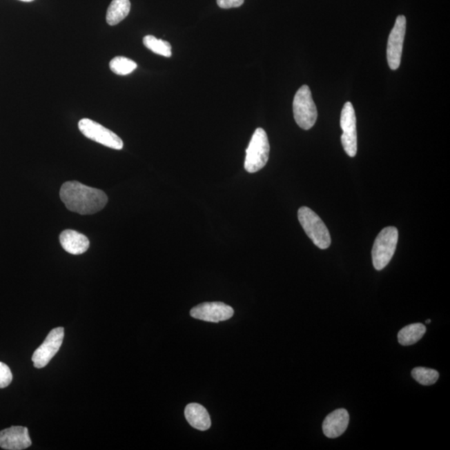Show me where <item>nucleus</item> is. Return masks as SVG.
<instances>
[{
    "label": "nucleus",
    "instance_id": "f257e3e1",
    "mask_svg": "<svg viewBox=\"0 0 450 450\" xmlns=\"http://www.w3.org/2000/svg\"><path fill=\"white\" fill-rule=\"evenodd\" d=\"M59 195L68 210L83 215H94L108 203L106 193L77 182L64 183Z\"/></svg>",
    "mask_w": 450,
    "mask_h": 450
},
{
    "label": "nucleus",
    "instance_id": "f03ea898",
    "mask_svg": "<svg viewBox=\"0 0 450 450\" xmlns=\"http://www.w3.org/2000/svg\"><path fill=\"white\" fill-rule=\"evenodd\" d=\"M269 150L271 146H269L266 132L263 128H257L246 150L245 170L254 174L262 170L268 162Z\"/></svg>",
    "mask_w": 450,
    "mask_h": 450
},
{
    "label": "nucleus",
    "instance_id": "7ed1b4c3",
    "mask_svg": "<svg viewBox=\"0 0 450 450\" xmlns=\"http://www.w3.org/2000/svg\"><path fill=\"white\" fill-rule=\"evenodd\" d=\"M298 218L309 238L321 250H326L331 244V236L320 217L308 207H301Z\"/></svg>",
    "mask_w": 450,
    "mask_h": 450
},
{
    "label": "nucleus",
    "instance_id": "20e7f679",
    "mask_svg": "<svg viewBox=\"0 0 450 450\" xmlns=\"http://www.w3.org/2000/svg\"><path fill=\"white\" fill-rule=\"evenodd\" d=\"M399 240V231L395 227L384 228L373 243L372 260L376 271H382L387 266L393 258Z\"/></svg>",
    "mask_w": 450,
    "mask_h": 450
},
{
    "label": "nucleus",
    "instance_id": "39448f33",
    "mask_svg": "<svg viewBox=\"0 0 450 450\" xmlns=\"http://www.w3.org/2000/svg\"><path fill=\"white\" fill-rule=\"evenodd\" d=\"M293 111L297 124L303 130H311L315 126L318 111L308 86H303L297 91L293 102Z\"/></svg>",
    "mask_w": 450,
    "mask_h": 450
},
{
    "label": "nucleus",
    "instance_id": "423d86ee",
    "mask_svg": "<svg viewBox=\"0 0 450 450\" xmlns=\"http://www.w3.org/2000/svg\"><path fill=\"white\" fill-rule=\"evenodd\" d=\"M80 132L86 138L102 146L120 150L124 147L122 139L106 127L90 119H83L79 122Z\"/></svg>",
    "mask_w": 450,
    "mask_h": 450
},
{
    "label": "nucleus",
    "instance_id": "0eeeda50",
    "mask_svg": "<svg viewBox=\"0 0 450 450\" xmlns=\"http://www.w3.org/2000/svg\"><path fill=\"white\" fill-rule=\"evenodd\" d=\"M340 126L343 130L341 142L344 150L349 157H355L358 148L356 116L351 102L344 104L341 112Z\"/></svg>",
    "mask_w": 450,
    "mask_h": 450
},
{
    "label": "nucleus",
    "instance_id": "6e6552de",
    "mask_svg": "<svg viewBox=\"0 0 450 450\" xmlns=\"http://www.w3.org/2000/svg\"><path fill=\"white\" fill-rule=\"evenodd\" d=\"M63 337L64 329L62 327L55 328L50 332L46 340L36 349L32 356L35 368L46 367L50 362V360L53 359L61 347Z\"/></svg>",
    "mask_w": 450,
    "mask_h": 450
},
{
    "label": "nucleus",
    "instance_id": "1a4fd4ad",
    "mask_svg": "<svg viewBox=\"0 0 450 450\" xmlns=\"http://www.w3.org/2000/svg\"><path fill=\"white\" fill-rule=\"evenodd\" d=\"M405 32L407 19L404 15L398 16L395 25L389 35L387 46L388 63L392 70H396L400 66Z\"/></svg>",
    "mask_w": 450,
    "mask_h": 450
},
{
    "label": "nucleus",
    "instance_id": "9d476101",
    "mask_svg": "<svg viewBox=\"0 0 450 450\" xmlns=\"http://www.w3.org/2000/svg\"><path fill=\"white\" fill-rule=\"evenodd\" d=\"M234 313V309L230 305L222 302H206L193 308L190 315L193 318L206 322L219 323L232 318Z\"/></svg>",
    "mask_w": 450,
    "mask_h": 450
},
{
    "label": "nucleus",
    "instance_id": "9b49d317",
    "mask_svg": "<svg viewBox=\"0 0 450 450\" xmlns=\"http://www.w3.org/2000/svg\"><path fill=\"white\" fill-rule=\"evenodd\" d=\"M32 442L29 431L23 426H13L0 431V447L7 450H23L29 448Z\"/></svg>",
    "mask_w": 450,
    "mask_h": 450
},
{
    "label": "nucleus",
    "instance_id": "f8f14e48",
    "mask_svg": "<svg viewBox=\"0 0 450 450\" xmlns=\"http://www.w3.org/2000/svg\"><path fill=\"white\" fill-rule=\"evenodd\" d=\"M349 422V415L346 409H339L329 413L323 423L324 436L335 439L346 431Z\"/></svg>",
    "mask_w": 450,
    "mask_h": 450
},
{
    "label": "nucleus",
    "instance_id": "ddd939ff",
    "mask_svg": "<svg viewBox=\"0 0 450 450\" xmlns=\"http://www.w3.org/2000/svg\"><path fill=\"white\" fill-rule=\"evenodd\" d=\"M59 241L63 250L71 255H82L90 248V240L87 237L75 231H63L59 236Z\"/></svg>",
    "mask_w": 450,
    "mask_h": 450
},
{
    "label": "nucleus",
    "instance_id": "4468645a",
    "mask_svg": "<svg viewBox=\"0 0 450 450\" xmlns=\"http://www.w3.org/2000/svg\"><path fill=\"white\" fill-rule=\"evenodd\" d=\"M184 415L193 428L206 431L211 428V420L207 409L199 404H188Z\"/></svg>",
    "mask_w": 450,
    "mask_h": 450
},
{
    "label": "nucleus",
    "instance_id": "2eb2a0df",
    "mask_svg": "<svg viewBox=\"0 0 450 450\" xmlns=\"http://www.w3.org/2000/svg\"><path fill=\"white\" fill-rule=\"evenodd\" d=\"M131 3L130 0H112L108 8L106 21L108 25H118L130 14Z\"/></svg>",
    "mask_w": 450,
    "mask_h": 450
},
{
    "label": "nucleus",
    "instance_id": "dca6fc26",
    "mask_svg": "<svg viewBox=\"0 0 450 450\" xmlns=\"http://www.w3.org/2000/svg\"><path fill=\"white\" fill-rule=\"evenodd\" d=\"M426 333V327L420 323L412 324L404 327L398 333V340L403 346H409L420 341Z\"/></svg>",
    "mask_w": 450,
    "mask_h": 450
},
{
    "label": "nucleus",
    "instance_id": "f3484780",
    "mask_svg": "<svg viewBox=\"0 0 450 450\" xmlns=\"http://www.w3.org/2000/svg\"><path fill=\"white\" fill-rule=\"evenodd\" d=\"M143 42L147 49L154 52L155 54L170 58L172 55L170 43L166 40L159 39L153 35H147L144 38Z\"/></svg>",
    "mask_w": 450,
    "mask_h": 450
},
{
    "label": "nucleus",
    "instance_id": "a211bd4d",
    "mask_svg": "<svg viewBox=\"0 0 450 450\" xmlns=\"http://www.w3.org/2000/svg\"><path fill=\"white\" fill-rule=\"evenodd\" d=\"M137 63L133 61L132 59L122 57V56H118V57L112 59L110 63V68L112 72L121 76L133 73V72L137 69Z\"/></svg>",
    "mask_w": 450,
    "mask_h": 450
},
{
    "label": "nucleus",
    "instance_id": "6ab92c4d",
    "mask_svg": "<svg viewBox=\"0 0 450 450\" xmlns=\"http://www.w3.org/2000/svg\"><path fill=\"white\" fill-rule=\"evenodd\" d=\"M411 375L418 383L424 385V387H429V385L436 384L440 377L439 372L436 369L424 367L413 369Z\"/></svg>",
    "mask_w": 450,
    "mask_h": 450
},
{
    "label": "nucleus",
    "instance_id": "aec40b11",
    "mask_svg": "<svg viewBox=\"0 0 450 450\" xmlns=\"http://www.w3.org/2000/svg\"><path fill=\"white\" fill-rule=\"evenodd\" d=\"M13 380V375L10 369L5 363L0 362V389L9 387Z\"/></svg>",
    "mask_w": 450,
    "mask_h": 450
},
{
    "label": "nucleus",
    "instance_id": "412c9836",
    "mask_svg": "<svg viewBox=\"0 0 450 450\" xmlns=\"http://www.w3.org/2000/svg\"><path fill=\"white\" fill-rule=\"evenodd\" d=\"M244 0H217V5L221 9H231V8H238L243 5Z\"/></svg>",
    "mask_w": 450,
    "mask_h": 450
},
{
    "label": "nucleus",
    "instance_id": "4be33fe9",
    "mask_svg": "<svg viewBox=\"0 0 450 450\" xmlns=\"http://www.w3.org/2000/svg\"><path fill=\"white\" fill-rule=\"evenodd\" d=\"M19 1H23V2H33L35 0H19Z\"/></svg>",
    "mask_w": 450,
    "mask_h": 450
},
{
    "label": "nucleus",
    "instance_id": "5701e85b",
    "mask_svg": "<svg viewBox=\"0 0 450 450\" xmlns=\"http://www.w3.org/2000/svg\"><path fill=\"white\" fill-rule=\"evenodd\" d=\"M431 320H426V324H431Z\"/></svg>",
    "mask_w": 450,
    "mask_h": 450
}]
</instances>
